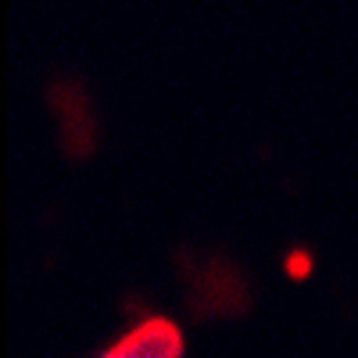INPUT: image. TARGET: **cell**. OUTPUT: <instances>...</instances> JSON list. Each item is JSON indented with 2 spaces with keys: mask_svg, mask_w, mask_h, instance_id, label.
I'll list each match as a JSON object with an SVG mask.
<instances>
[{
  "mask_svg": "<svg viewBox=\"0 0 358 358\" xmlns=\"http://www.w3.org/2000/svg\"><path fill=\"white\" fill-rule=\"evenodd\" d=\"M179 351H183L179 326L169 319H147L101 358H179Z\"/></svg>",
  "mask_w": 358,
  "mask_h": 358,
  "instance_id": "3957f363",
  "label": "cell"
},
{
  "mask_svg": "<svg viewBox=\"0 0 358 358\" xmlns=\"http://www.w3.org/2000/svg\"><path fill=\"white\" fill-rule=\"evenodd\" d=\"M183 276H187V297L194 312L236 315L248 308V283L229 258H219V255L183 258Z\"/></svg>",
  "mask_w": 358,
  "mask_h": 358,
  "instance_id": "6da1fadb",
  "label": "cell"
},
{
  "mask_svg": "<svg viewBox=\"0 0 358 358\" xmlns=\"http://www.w3.org/2000/svg\"><path fill=\"white\" fill-rule=\"evenodd\" d=\"M287 268H290V276H305L308 268H312V262H308L305 251H294V255L287 258Z\"/></svg>",
  "mask_w": 358,
  "mask_h": 358,
  "instance_id": "277c9868",
  "label": "cell"
},
{
  "mask_svg": "<svg viewBox=\"0 0 358 358\" xmlns=\"http://www.w3.org/2000/svg\"><path fill=\"white\" fill-rule=\"evenodd\" d=\"M50 104L57 111V129H62L65 151L83 158L97 143V118L90 108V97L79 83H54L50 86Z\"/></svg>",
  "mask_w": 358,
  "mask_h": 358,
  "instance_id": "7a4b0ae2",
  "label": "cell"
}]
</instances>
